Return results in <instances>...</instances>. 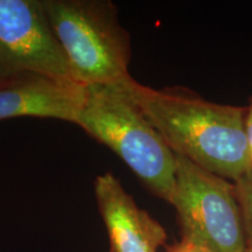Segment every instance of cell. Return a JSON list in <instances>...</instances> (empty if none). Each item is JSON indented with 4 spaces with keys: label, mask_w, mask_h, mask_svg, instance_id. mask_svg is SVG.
Wrapping results in <instances>:
<instances>
[{
    "label": "cell",
    "mask_w": 252,
    "mask_h": 252,
    "mask_svg": "<svg viewBox=\"0 0 252 252\" xmlns=\"http://www.w3.org/2000/svg\"><path fill=\"white\" fill-rule=\"evenodd\" d=\"M118 86L176 156L232 182L252 167L245 106L209 102L173 89L158 90L132 76Z\"/></svg>",
    "instance_id": "1"
},
{
    "label": "cell",
    "mask_w": 252,
    "mask_h": 252,
    "mask_svg": "<svg viewBox=\"0 0 252 252\" xmlns=\"http://www.w3.org/2000/svg\"><path fill=\"white\" fill-rule=\"evenodd\" d=\"M75 125L117 154L151 194L171 204L175 154L118 84L86 86Z\"/></svg>",
    "instance_id": "2"
},
{
    "label": "cell",
    "mask_w": 252,
    "mask_h": 252,
    "mask_svg": "<svg viewBox=\"0 0 252 252\" xmlns=\"http://www.w3.org/2000/svg\"><path fill=\"white\" fill-rule=\"evenodd\" d=\"M75 81L116 86L130 77L131 39L108 0H42Z\"/></svg>",
    "instance_id": "3"
},
{
    "label": "cell",
    "mask_w": 252,
    "mask_h": 252,
    "mask_svg": "<svg viewBox=\"0 0 252 252\" xmlns=\"http://www.w3.org/2000/svg\"><path fill=\"white\" fill-rule=\"evenodd\" d=\"M174 207L182 239L213 252H248L234 182L176 156Z\"/></svg>",
    "instance_id": "4"
},
{
    "label": "cell",
    "mask_w": 252,
    "mask_h": 252,
    "mask_svg": "<svg viewBox=\"0 0 252 252\" xmlns=\"http://www.w3.org/2000/svg\"><path fill=\"white\" fill-rule=\"evenodd\" d=\"M18 72L75 81L42 0H0V77Z\"/></svg>",
    "instance_id": "5"
},
{
    "label": "cell",
    "mask_w": 252,
    "mask_h": 252,
    "mask_svg": "<svg viewBox=\"0 0 252 252\" xmlns=\"http://www.w3.org/2000/svg\"><path fill=\"white\" fill-rule=\"evenodd\" d=\"M86 86L35 72L0 77V121L20 117L76 123Z\"/></svg>",
    "instance_id": "6"
},
{
    "label": "cell",
    "mask_w": 252,
    "mask_h": 252,
    "mask_svg": "<svg viewBox=\"0 0 252 252\" xmlns=\"http://www.w3.org/2000/svg\"><path fill=\"white\" fill-rule=\"evenodd\" d=\"M94 189L109 236L110 252H160L166 247L165 228L138 207L112 173L97 176Z\"/></svg>",
    "instance_id": "7"
},
{
    "label": "cell",
    "mask_w": 252,
    "mask_h": 252,
    "mask_svg": "<svg viewBox=\"0 0 252 252\" xmlns=\"http://www.w3.org/2000/svg\"><path fill=\"white\" fill-rule=\"evenodd\" d=\"M234 186L243 219L248 252H252V167L234 181Z\"/></svg>",
    "instance_id": "8"
},
{
    "label": "cell",
    "mask_w": 252,
    "mask_h": 252,
    "mask_svg": "<svg viewBox=\"0 0 252 252\" xmlns=\"http://www.w3.org/2000/svg\"><path fill=\"white\" fill-rule=\"evenodd\" d=\"M166 252H213L208 250L206 248L198 247V245L191 244L189 242H186L184 239H181L179 243L173 245V247H169L167 249Z\"/></svg>",
    "instance_id": "9"
},
{
    "label": "cell",
    "mask_w": 252,
    "mask_h": 252,
    "mask_svg": "<svg viewBox=\"0 0 252 252\" xmlns=\"http://www.w3.org/2000/svg\"><path fill=\"white\" fill-rule=\"evenodd\" d=\"M247 108V133L249 143V152H250V160L252 165V97L249 99V105Z\"/></svg>",
    "instance_id": "10"
}]
</instances>
